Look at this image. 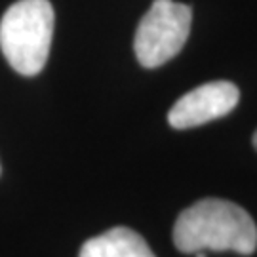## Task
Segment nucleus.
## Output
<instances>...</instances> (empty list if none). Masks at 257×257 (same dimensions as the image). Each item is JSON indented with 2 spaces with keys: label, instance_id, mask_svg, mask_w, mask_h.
<instances>
[{
  "label": "nucleus",
  "instance_id": "39448f33",
  "mask_svg": "<svg viewBox=\"0 0 257 257\" xmlns=\"http://www.w3.org/2000/svg\"><path fill=\"white\" fill-rule=\"evenodd\" d=\"M78 257H156L145 238L128 227H114L84 242Z\"/></svg>",
  "mask_w": 257,
  "mask_h": 257
},
{
  "label": "nucleus",
  "instance_id": "7ed1b4c3",
  "mask_svg": "<svg viewBox=\"0 0 257 257\" xmlns=\"http://www.w3.org/2000/svg\"><path fill=\"white\" fill-rule=\"evenodd\" d=\"M191 21L189 6L174 0H155L136 31L134 50L139 63L155 69L174 59L189 38Z\"/></svg>",
  "mask_w": 257,
  "mask_h": 257
},
{
  "label": "nucleus",
  "instance_id": "f257e3e1",
  "mask_svg": "<svg viewBox=\"0 0 257 257\" xmlns=\"http://www.w3.org/2000/svg\"><path fill=\"white\" fill-rule=\"evenodd\" d=\"M175 248L183 253L204 249L251 255L257 248V227L238 204L206 198L179 213L174 227Z\"/></svg>",
  "mask_w": 257,
  "mask_h": 257
},
{
  "label": "nucleus",
  "instance_id": "20e7f679",
  "mask_svg": "<svg viewBox=\"0 0 257 257\" xmlns=\"http://www.w3.org/2000/svg\"><path fill=\"white\" fill-rule=\"evenodd\" d=\"M238 99L240 92L232 82L217 80L202 84L175 103L168 112V122L175 130L196 128L227 116L238 105Z\"/></svg>",
  "mask_w": 257,
  "mask_h": 257
},
{
  "label": "nucleus",
  "instance_id": "f03ea898",
  "mask_svg": "<svg viewBox=\"0 0 257 257\" xmlns=\"http://www.w3.org/2000/svg\"><path fill=\"white\" fill-rule=\"evenodd\" d=\"M54 21L50 0H19L6 10L0 19V50L14 71L35 76L44 69Z\"/></svg>",
  "mask_w": 257,
  "mask_h": 257
},
{
  "label": "nucleus",
  "instance_id": "423d86ee",
  "mask_svg": "<svg viewBox=\"0 0 257 257\" xmlns=\"http://www.w3.org/2000/svg\"><path fill=\"white\" fill-rule=\"evenodd\" d=\"M253 147H255V151H257V132L253 134Z\"/></svg>",
  "mask_w": 257,
  "mask_h": 257
}]
</instances>
